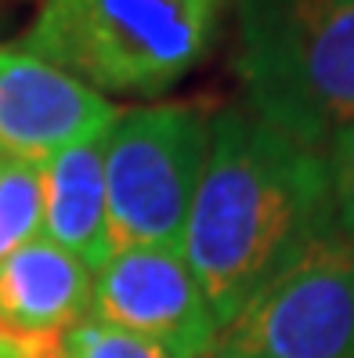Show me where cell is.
<instances>
[{
  "mask_svg": "<svg viewBox=\"0 0 354 358\" xmlns=\"http://www.w3.org/2000/svg\"><path fill=\"white\" fill-rule=\"evenodd\" d=\"M337 231L325 152L304 149L246 105L214 113L210 156L189 210L181 257L221 329Z\"/></svg>",
  "mask_w": 354,
  "mask_h": 358,
  "instance_id": "6da1fadb",
  "label": "cell"
},
{
  "mask_svg": "<svg viewBox=\"0 0 354 358\" xmlns=\"http://www.w3.org/2000/svg\"><path fill=\"white\" fill-rule=\"evenodd\" d=\"M246 109L304 149L354 127V0H232Z\"/></svg>",
  "mask_w": 354,
  "mask_h": 358,
  "instance_id": "7a4b0ae2",
  "label": "cell"
},
{
  "mask_svg": "<svg viewBox=\"0 0 354 358\" xmlns=\"http://www.w3.org/2000/svg\"><path fill=\"white\" fill-rule=\"evenodd\" d=\"M224 11L228 0H40L22 48L98 94L156 98L210 58Z\"/></svg>",
  "mask_w": 354,
  "mask_h": 358,
  "instance_id": "3957f363",
  "label": "cell"
},
{
  "mask_svg": "<svg viewBox=\"0 0 354 358\" xmlns=\"http://www.w3.org/2000/svg\"><path fill=\"white\" fill-rule=\"evenodd\" d=\"M217 105L206 98L119 113L101 138L112 250H177L210 156Z\"/></svg>",
  "mask_w": 354,
  "mask_h": 358,
  "instance_id": "277c9868",
  "label": "cell"
},
{
  "mask_svg": "<svg viewBox=\"0 0 354 358\" xmlns=\"http://www.w3.org/2000/svg\"><path fill=\"white\" fill-rule=\"evenodd\" d=\"M214 358H354V246L344 231L267 282L221 329Z\"/></svg>",
  "mask_w": 354,
  "mask_h": 358,
  "instance_id": "5b68a950",
  "label": "cell"
},
{
  "mask_svg": "<svg viewBox=\"0 0 354 358\" xmlns=\"http://www.w3.org/2000/svg\"><path fill=\"white\" fill-rule=\"evenodd\" d=\"M91 319L134 333L170 358H214L221 326L177 250L123 246L94 271Z\"/></svg>",
  "mask_w": 354,
  "mask_h": 358,
  "instance_id": "8992f818",
  "label": "cell"
},
{
  "mask_svg": "<svg viewBox=\"0 0 354 358\" xmlns=\"http://www.w3.org/2000/svg\"><path fill=\"white\" fill-rule=\"evenodd\" d=\"M119 109L54 62L0 44V156L44 166L73 145L105 138Z\"/></svg>",
  "mask_w": 354,
  "mask_h": 358,
  "instance_id": "52a82bcc",
  "label": "cell"
},
{
  "mask_svg": "<svg viewBox=\"0 0 354 358\" xmlns=\"http://www.w3.org/2000/svg\"><path fill=\"white\" fill-rule=\"evenodd\" d=\"M94 271L51 239H33L0 261V329L58 351L61 333L91 319Z\"/></svg>",
  "mask_w": 354,
  "mask_h": 358,
  "instance_id": "ba28073f",
  "label": "cell"
},
{
  "mask_svg": "<svg viewBox=\"0 0 354 358\" xmlns=\"http://www.w3.org/2000/svg\"><path fill=\"white\" fill-rule=\"evenodd\" d=\"M40 171H44V236L98 271L112 257L101 138L51 156Z\"/></svg>",
  "mask_w": 354,
  "mask_h": 358,
  "instance_id": "9c48e42d",
  "label": "cell"
},
{
  "mask_svg": "<svg viewBox=\"0 0 354 358\" xmlns=\"http://www.w3.org/2000/svg\"><path fill=\"white\" fill-rule=\"evenodd\" d=\"M44 228V171L40 163L0 156V261Z\"/></svg>",
  "mask_w": 354,
  "mask_h": 358,
  "instance_id": "30bf717a",
  "label": "cell"
},
{
  "mask_svg": "<svg viewBox=\"0 0 354 358\" xmlns=\"http://www.w3.org/2000/svg\"><path fill=\"white\" fill-rule=\"evenodd\" d=\"M58 358H170V355L134 333H123L98 319H83L61 333Z\"/></svg>",
  "mask_w": 354,
  "mask_h": 358,
  "instance_id": "8fae6325",
  "label": "cell"
},
{
  "mask_svg": "<svg viewBox=\"0 0 354 358\" xmlns=\"http://www.w3.org/2000/svg\"><path fill=\"white\" fill-rule=\"evenodd\" d=\"M329 171H332V192H337V217L340 231L354 246V127L344 131L329 145Z\"/></svg>",
  "mask_w": 354,
  "mask_h": 358,
  "instance_id": "7c38bea8",
  "label": "cell"
},
{
  "mask_svg": "<svg viewBox=\"0 0 354 358\" xmlns=\"http://www.w3.org/2000/svg\"><path fill=\"white\" fill-rule=\"evenodd\" d=\"M0 358H58V351L51 348H36L26 341H15V336H0Z\"/></svg>",
  "mask_w": 354,
  "mask_h": 358,
  "instance_id": "4fadbf2b",
  "label": "cell"
},
{
  "mask_svg": "<svg viewBox=\"0 0 354 358\" xmlns=\"http://www.w3.org/2000/svg\"><path fill=\"white\" fill-rule=\"evenodd\" d=\"M0 336H4V329H0Z\"/></svg>",
  "mask_w": 354,
  "mask_h": 358,
  "instance_id": "5bb4252c",
  "label": "cell"
}]
</instances>
